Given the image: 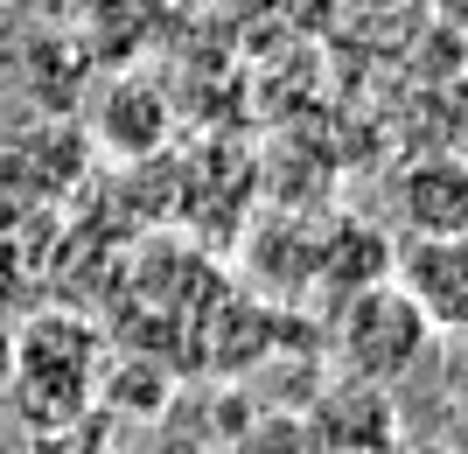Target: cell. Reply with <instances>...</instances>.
Segmentation results:
<instances>
[{
	"mask_svg": "<svg viewBox=\"0 0 468 454\" xmlns=\"http://www.w3.org/2000/svg\"><path fill=\"white\" fill-rule=\"evenodd\" d=\"M322 440V454H399V406H391V385L371 377H335L301 406Z\"/></svg>",
	"mask_w": 468,
	"mask_h": 454,
	"instance_id": "cell-3",
	"label": "cell"
},
{
	"mask_svg": "<svg viewBox=\"0 0 468 454\" xmlns=\"http://www.w3.org/2000/svg\"><path fill=\"white\" fill-rule=\"evenodd\" d=\"M98 371H105V336L84 315H36L7 343V398L21 406L28 434H70L98 413Z\"/></svg>",
	"mask_w": 468,
	"mask_h": 454,
	"instance_id": "cell-1",
	"label": "cell"
},
{
	"mask_svg": "<svg viewBox=\"0 0 468 454\" xmlns=\"http://www.w3.org/2000/svg\"><path fill=\"white\" fill-rule=\"evenodd\" d=\"M176 406L168 392V371L147 364V356H126L119 371H98V413H133V419H161Z\"/></svg>",
	"mask_w": 468,
	"mask_h": 454,
	"instance_id": "cell-7",
	"label": "cell"
},
{
	"mask_svg": "<svg viewBox=\"0 0 468 454\" xmlns=\"http://www.w3.org/2000/svg\"><path fill=\"white\" fill-rule=\"evenodd\" d=\"M406 238H454L468 231V161L462 154H420L391 182Z\"/></svg>",
	"mask_w": 468,
	"mask_h": 454,
	"instance_id": "cell-5",
	"label": "cell"
},
{
	"mask_svg": "<svg viewBox=\"0 0 468 454\" xmlns=\"http://www.w3.org/2000/svg\"><path fill=\"white\" fill-rule=\"evenodd\" d=\"M91 126H98V140H105V154L140 161V154H154L161 140H168V99H161V84L147 91L140 78H119L112 91L98 99Z\"/></svg>",
	"mask_w": 468,
	"mask_h": 454,
	"instance_id": "cell-6",
	"label": "cell"
},
{
	"mask_svg": "<svg viewBox=\"0 0 468 454\" xmlns=\"http://www.w3.org/2000/svg\"><path fill=\"white\" fill-rule=\"evenodd\" d=\"M196 7H224V15H238V7H259V0H196Z\"/></svg>",
	"mask_w": 468,
	"mask_h": 454,
	"instance_id": "cell-10",
	"label": "cell"
},
{
	"mask_svg": "<svg viewBox=\"0 0 468 454\" xmlns=\"http://www.w3.org/2000/svg\"><path fill=\"white\" fill-rule=\"evenodd\" d=\"M391 280L420 301L433 329H468V231L406 238V252H391Z\"/></svg>",
	"mask_w": 468,
	"mask_h": 454,
	"instance_id": "cell-4",
	"label": "cell"
},
{
	"mask_svg": "<svg viewBox=\"0 0 468 454\" xmlns=\"http://www.w3.org/2000/svg\"><path fill=\"white\" fill-rule=\"evenodd\" d=\"M49 454H119V448H105V440L91 434V419H84L70 434H49Z\"/></svg>",
	"mask_w": 468,
	"mask_h": 454,
	"instance_id": "cell-9",
	"label": "cell"
},
{
	"mask_svg": "<svg viewBox=\"0 0 468 454\" xmlns=\"http://www.w3.org/2000/svg\"><path fill=\"white\" fill-rule=\"evenodd\" d=\"M224 454H322V440H314L301 406H266V413L238 419V434L224 440Z\"/></svg>",
	"mask_w": 468,
	"mask_h": 454,
	"instance_id": "cell-8",
	"label": "cell"
},
{
	"mask_svg": "<svg viewBox=\"0 0 468 454\" xmlns=\"http://www.w3.org/2000/svg\"><path fill=\"white\" fill-rule=\"evenodd\" d=\"M433 343H441V329L420 315V301H412L391 273L350 287L343 301H329V350H335V364L350 377L406 385L412 371H427Z\"/></svg>",
	"mask_w": 468,
	"mask_h": 454,
	"instance_id": "cell-2",
	"label": "cell"
}]
</instances>
